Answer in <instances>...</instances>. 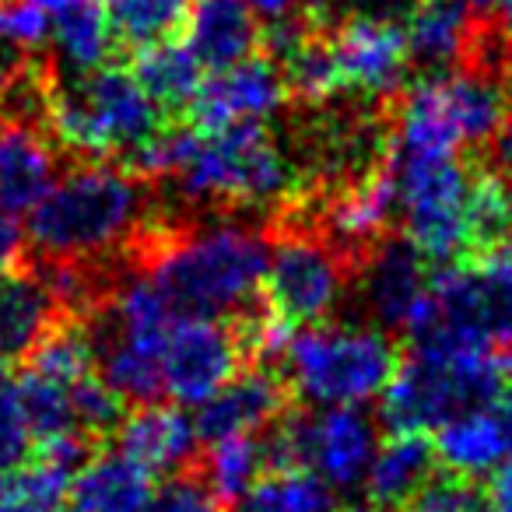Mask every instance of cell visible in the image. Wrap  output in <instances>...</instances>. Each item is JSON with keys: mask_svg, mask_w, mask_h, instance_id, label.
I'll return each instance as SVG.
<instances>
[{"mask_svg": "<svg viewBox=\"0 0 512 512\" xmlns=\"http://www.w3.org/2000/svg\"><path fill=\"white\" fill-rule=\"evenodd\" d=\"M148 512H218V498L200 477V467L190 474L169 477L162 488L155 491Z\"/></svg>", "mask_w": 512, "mask_h": 512, "instance_id": "cell-35", "label": "cell"}, {"mask_svg": "<svg viewBox=\"0 0 512 512\" xmlns=\"http://www.w3.org/2000/svg\"><path fill=\"white\" fill-rule=\"evenodd\" d=\"M239 512H337L334 488L313 470H271L260 477Z\"/></svg>", "mask_w": 512, "mask_h": 512, "instance_id": "cell-29", "label": "cell"}, {"mask_svg": "<svg viewBox=\"0 0 512 512\" xmlns=\"http://www.w3.org/2000/svg\"><path fill=\"white\" fill-rule=\"evenodd\" d=\"M64 306L32 267H18L0 281V358H29L43 337L64 320Z\"/></svg>", "mask_w": 512, "mask_h": 512, "instance_id": "cell-20", "label": "cell"}, {"mask_svg": "<svg viewBox=\"0 0 512 512\" xmlns=\"http://www.w3.org/2000/svg\"><path fill=\"white\" fill-rule=\"evenodd\" d=\"M435 453L446 463L449 474L474 477L481 481L484 474L509 467L512 463V442L505 432V421L498 414V407L488 411H474L467 418L453 421L439 432L435 439Z\"/></svg>", "mask_w": 512, "mask_h": 512, "instance_id": "cell-23", "label": "cell"}, {"mask_svg": "<svg viewBox=\"0 0 512 512\" xmlns=\"http://www.w3.org/2000/svg\"><path fill=\"white\" fill-rule=\"evenodd\" d=\"M295 4H299V0H249V8H253L260 18H267L271 25L292 18L295 15Z\"/></svg>", "mask_w": 512, "mask_h": 512, "instance_id": "cell-40", "label": "cell"}, {"mask_svg": "<svg viewBox=\"0 0 512 512\" xmlns=\"http://www.w3.org/2000/svg\"><path fill=\"white\" fill-rule=\"evenodd\" d=\"M488 512H512V463L488 477Z\"/></svg>", "mask_w": 512, "mask_h": 512, "instance_id": "cell-38", "label": "cell"}, {"mask_svg": "<svg viewBox=\"0 0 512 512\" xmlns=\"http://www.w3.org/2000/svg\"><path fill=\"white\" fill-rule=\"evenodd\" d=\"M309 18L320 25H334L355 15H379V18H397V11H411L418 0H306Z\"/></svg>", "mask_w": 512, "mask_h": 512, "instance_id": "cell-36", "label": "cell"}, {"mask_svg": "<svg viewBox=\"0 0 512 512\" xmlns=\"http://www.w3.org/2000/svg\"><path fill=\"white\" fill-rule=\"evenodd\" d=\"M109 25L120 43L144 50V46L165 43L190 22L197 0H102Z\"/></svg>", "mask_w": 512, "mask_h": 512, "instance_id": "cell-27", "label": "cell"}, {"mask_svg": "<svg viewBox=\"0 0 512 512\" xmlns=\"http://www.w3.org/2000/svg\"><path fill=\"white\" fill-rule=\"evenodd\" d=\"M355 285L372 327L383 334H407L432 292V274H428V260L414 249L411 239L390 235L365 260Z\"/></svg>", "mask_w": 512, "mask_h": 512, "instance_id": "cell-13", "label": "cell"}, {"mask_svg": "<svg viewBox=\"0 0 512 512\" xmlns=\"http://www.w3.org/2000/svg\"><path fill=\"white\" fill-rule=\"evenodd\" d=\"M242 348L232 323L207 316H176L165 341L162 379L165 397L183 407H204L239 376Z\"/></svg>", "mask_w": 512, "mask_h": 512, "instance_id": "cell-12", "label": "cell"}, {"mask_svg": "<svg viewBox=\"0 0 512 512\" xmlns=\"http://www.w3.org/2000/svg\"><path fill=\"white\" fill-rule=\"evenodd\" d=\"M292 99L285 74L271 57H249L204 81L190 106V127L214 134L235 123H264Z\"/></svg>", "mask_w": 512, "mask_h": 512, "instance_id": "cell-14", "label": "cell"}, {"mask_svg": "<svg viewBox=\"0 0 512 512\" xmlns=\"http://www.w3.org/2000/svg\"><path fill=\"white\" fill-rule=\"evenodd\" d=\"M71 481L74 470L32 456V463L0 470V512H57Z\"/></svg>", "mask_w": 512, "mask_h": 512, "instance_id": "cell-28", "label": "cell"}, {"mask_svg": "<svg viewBox=\"0 0 512 512\" xmlns=\"http://www.w3.org/2000/svg\"><path fill=\"white\" fill-rule=\"evenodd\" d=\"M151 474L120 449L95 453L71 481L74 512H148Z\"/></svg>", "mask_w": 512, "mask_h": 512, "instance_id": "cell-21", "label": "cell"}, {"mask_svg": "<svg viewBox=\"0 0 512 512\" xmlns=\"http://www.w3.org/2000/svg\"><path fill=\"white\" fill-rule=\"evenodd\" d=\"M498 365H502V379H505V386H512V344L502 351V358H498Z\"/></svg>", "mask_w": 512, "mask_h": 512, "instance_id": "cell-42", "label": "cell"}, {"mask_svg": "<svg viewBox=\"0 0 512 512\" xmlns=\"http://www.w3.org/2000/svg\"><path fill=\"white\" fill-rule=\"evenodd\" d=\"M57 148L43 127L0 116V214H32L53 190Z\"/></svg>", "mask_w": 512, "mask_h": 512, "instance_id": "cell-16", "label": "cell"}, {"mask_svg": "<svg viewBox=\"0 0 512 512\" xmlns=\"http://www.w3.org/2000/svg\"><path fill=\"white\" fill-rule=\"evenodd\" d=\"M502 365L488 351L411 348L383 393V421L393 435L442 432L502 400Z\"/></svg>", "mask_w": 512, "mask_h": 512, "instance_id": "cell-6", "label": "cell"}, {"mask_svg": "<svg viewBox=\"0 0 512 512\" xmlns=\"http://www.w3.org/2000/svg\"><path fill=\"white\" fill-rule=\"evenodd\" d=\"M351 285V264L302 214L281 211L274 218L264 302L281 320L295 330L323 327Z\"/></svg>", "mask_w": 512, "mask_h": 512, "instance_id": "cell-9", "label": "cell"}, {"mask_svg": "<svg viewBox=\"0 0 512 512\" xmlns=\"http://www.w3.org/2000/svg\"><path fill=\"white\" fill-rule=\"evenodd\" d=\"M498 32H502V43H505V53L512 60V0H502V11H498Z\"/></svg>", "mask_w": 512, "mask_h": 512, "instance_id": "cell-41", "label": "cell"}, {"mask_svg": "<svg viewBox=\"0 0 512 512\" xmlns=\"http://www.w3.org/2000/svg\"><path fill=\"white\" fill-rule=\"evenodd\" d=\"M130 71H134V78L141 81V88L155 99V106L162 113H176V109L190 113L193 99L204 88V67L193 57L190 46L176 43V39L134 50Z\"/></svg>", "mask_w": 512, "mask_h": 512, "instance_id": "cell-24", "label": "cell"}, {"mask_svg": "<svg viewBox=\"0 0 512 512\" xmlns=\"http://www.w3.org/2000/svg\"><path fill=\"white\" fill-rule=\"evenodd\" d=\"M264 442L271 470H313L337 491L362 484L379 453L376 421L358 407L288 411Z\"/></svg>", "mask_w": 512, "mask_h": 512, "instance_id": "cell-10", "label": "cell"}, {"mask_svg": "<svg viewBox=\"0 0 512 512\" xmlns=\"http://www.w3.org/2000/svg\"><path fill=\"white\" fill-rule=\"evenodd\" d=\"M439 453L425 435H393L383 442L372 463L369 477H365V491H369V505L379 512H400L439 470Z\"/></svg>", "mask_w": 512, "mask_h": 512, "instance_id": "cell-22", "label": "cell"}, {"mask_svg": "<svg viewBox=\"0 0 512 512\" xmlns=\"http://www.w3.org/2000/svg\"><path fill=\"white\" fill-rule=\"evenodd\" d=\"M292 397L295 393L285 372H271L267 365H249L200 407L193 425H197L200 442H207V446L239 439V435H253L260 428L278 425L288 414Z\"/></svg>", "mask_w": 512, "mask_h": 512, "instance_id": "cell-15", "label": "cell"}, {"mask_svg": "<svg viewBox=\"0 0 512 512\" xmlns=\"http://www.w3.org/2000/svg\"><path fill=\"white\" fill-rule=\"evenodd\" d=\"M74 400V418H78V432L88 442H102L109 435H116L127 421V400L102 379V372L88 376L85 383H78L71 390Z\"/></svg>", "mask_w": 512, "mask_h": 512, "instance_id": "cell-31", "label": "cell"}, {"mask_svg": "<svg viewBox=\"0 0 512 512\" xmlns=\"http://www.w3.org/2000/svg\"><path fill=\"white\" fill-rule=\"evenodd\" d=\"M179 316H242L260 302L271 267V235L246 225H193L155 214L127 253Z\"/></svg>", "mask_w": 512, "mask_h": 512, "instance_id": "cell-2", "label": "cell"}, {"mask_svg": "<svg viewBox=\"0 0 512 512\" xmlns=\"http://www.w3.org/2000/svg\"><path fill=\"white\" fill-rule=\"evenodd\" d=\"M137 169L144 179L172 183L190 207H274L281 214L316 193L264 123H235L214 134L165 127L137 155Z\"/></svg>", "mask_w": 512, "mask_h": 512, "instance_id": "cell-1", "label": "cell"}, {"mask_svg": "<svg viewBox=\"0 0 512 512\" xmlns=\"http://www.w3.org/2000/svg\"><path fill=\"white\" fill-rule=\"evenodd\" d=\"M36 446L32 439L29 418H25L18 383H8L0 376V470H15L29 460V449Z\"/></svg>", "mask_w": 512, "mask_h": 512, "instance_id": "cell-33", "label": "cell"}, {"mask_svg": "<svg viewBox=\"0 0 512 512\" xmlns=\"http://www.w3.org/2000/svg\"><path fill=\"white\" fill-rule=\"evenodd\" d=\"M509 200H512V190H509Z\"/></svg>", "mask_w": 512, "mask_h": 512, "instance_id": "cell-45", "label": "cell"}, {"mask_svg": "<svg viewBox=\"0 0 512 512\" xmlns=\"http://www.w3.org/2000/svg\"><path fill=\"white\" fill-rule=\"evenodd\" d=\"M327 32L344 92L365 95L369 102L390 109L407 88L411 71V46L400 18L355 15L327 25Z\"/></svg>", "mask_w": 512, "mask_h": 512, "instance_id": "cell-11", "label": "cell"}, {"mask_svg": "<svg viewBox=\"0 0 512 512\" xmlns=\"http://www.w3.org/2000/svg\"><path fill=\"white\" fill-rule=\"evenodd\" d=\"M491 162H495V169L502 172V176L512 179V109H509V120H505L502 134L491 144Z\"/></svg>", "mask_w": 512, "mask_h": 512, "instance_id": "cell-39", "label": "cell"}, {"mask_svg": "<svg viewBox=\"0 0 512 512\" xmlns=\"http://www.w3.org/2000/svg\"><path fill=\"white\" fill-rule=\"evenodd\" d=\"M50 25L57 57L71 74H88L109 64L116 36L102 0H67L64 8L50 15Z\"/></svg>", "mask_w": 512, "mask_h": 512, "instance_id": "cell-25", "label": "cell"}, {"mask_svg": "<svg viewBox=\"0 0 512 512\" xmlns=\"http://www.w3.org/2000/svg\"><path fill=\"white\" fill-rule=\"evenodd\" d=\"M197 425L186 411L169 404H148L127 414L116 432V449L141 463L148 474H190L197 470Z\"/></svg>", "mask_w": 512, "mask_h": 512, "instance_id": "cell-17", "label": "cell"}, {"mask_svg": "<svg viewBox=\"0 0 512 512\" xmlns=\"http://www.w3.org/2000/svg\"><path fill=\"white\" fill-rule=\"evenodd\" d=\"M400 512H488V488L474 477L442 470Z\"/></svg>", "mask_w": 512, "mask_h": 512, "instance_id": "cell-32", "label": "cell"}, {"mask_svg": "<svg viewBox=\"0 0 512 512\" xmlns=\"http://www.w3.org/2000/svg\"><path fill=\"white\" fill-rule=\"evenodd\" d=\"M460 4H467V8H474V11H488L491 4H498V0H460Z\"/></svg>", "mask_w": 512, "mask_h": 512, "instance_id": "cell-43", "label": "cell"}, {"mask_svg": "<svg viewBox=\"0 0 512 512\" xmlns=\"http://www.w3.org/2000/svg\"><path fill=\"white\" fill-rule=\"evenodd\" d=\"M148 183L109 162H81L29 214V264H88L127 256L155 218Z\"/></svg>", "mask_w": 512, "mask_h": 512, "instance_id": "cell-3", "label": "cell"}, {"mask_svg": "<svg viewBox=\"0 0 512 512\" xmlns=\"http://www.w3.org/2000/svg\"><path fill=\"white\" fill-rule=\"evenodd\" d=\"M53 36L50 15L36 0H0V43L11 50H36Z\"/></svg>", "mask_w": 512, "mask_h": 512, "instance_id": "cell-34", "label": "cell"}, {"mask_svg": "<svg viewBox=\"0 0 512 512\" xmlns=\"http://www.w3.org/2000/svg\"><path fill=\"white\" fill-rule=\"evenodd\" d=\"M411 348L488 351L512 344V242L481 260L453 264L432 278L411 320Z\"/></svg>", "mask_w": 512, "mask_h": 512, "instance_id": "cell-5", "label": "cell"}, {"mask_svg": "<svg viewBox=\"0 0 512 512\" xmlns=\"http://www.w3.org/2000/svg\"><path fill=\"white\" fill-rule=\"evenodd\" d=\"M46 134L85 162L134 155L165 130L155 106L130 67L106 64L88 74H60L53 67L46 92Z\"/></svg>", "mask_w": 512, "mask_h": 512, "instance_id": "cell-4", "label": "cell"}, {"mask_svg": "<svg viewBox=\"0 0 512 512\" xmlns=\"http://www.w3.org/2000/svg\"><path fill=\"white\" fill-rule=\"evenodd\" d=\"M348 512H379V509H376V505H351Z\"/></svg>", "mask_w": 512, "mask_h": 512, "instance_id": "cell-44", "label": "cell"}, {"mask_svg": "<svg viewBox=\"0 0 512 512\" xmlns=\"http://www.w3.org/2000/svg\"><path fill=\"white\" fill-rule=\"evenodd\" d=\"M390 172L404 239L435 264H467L470 197L481 169L460 155H407L390 148Z\"/></svg>", "mask_w": 512, "mask_h": 512, "instance_id": "cell-8", "label": "cell"}, {"mask_svg": "<svg viewBox=\"0 0 512 512\" xmlns=\"http://www.w3.org/2000/svg\"><path fill=\"white\" fill-rule=\"evenodd\" d=\"M481 18L484 11L467 8L460 0H418L404 22L411 64L425 67L428 78L460 71L470 57Z\"/></svg>", "mask_w": 512, "mask_h": 512, "instance_id": "cell-18", "label": "cell"}, {"mask_svg": "<svg viewBox=\"0 0 512 512\" xmlns=\"http://www.w3.org/2000/svg\"><path fill=\"white\" fill-rule=\"evenodd\" d=\"M18 267H22V232H18L15 218L0 214V281Z\"/></svg>", "mask_w": 512, "mask_h": 512, "instance_id": "cell-37", "label": "cell"}, {"mask_svg": "<svg viewBox=\"0 0 512 512\" xmlns=\"http://www.w3.org/2000/svg\"><path fill=\"white\" fill-rule=\"evenodd\" d=\"M18 397H22L36 449L53 446V442H64V439H85V435L78 432L74 400L67 386H57V383H50V379L22 372V379H18ZM88 446H92V442H88Z\"/></svg>", "mask_w": 512, "mask_h": 512, "instance_id": "cell-30", "label": "cell"}, {"mask_svg": "<svg viewBox=\"0 0 512 512\" xmlns=\"http://www.w3.org/2000/svg\"><path fill=\"white\" fill-rule=\"evenodd\" d=\"M271 474V460H267V442L256 435H239V439L214 442L207 449L204 463H200V477L207 488L214 491L218 505L232 509V505L246 502L249 491L260 484V477Z\"/></svg>", "mask_w": 512, "mask_h": 512, "instance_id": "cell-26", "label": "cell"}, {"mask_svg": "<svg viewBox=\"0 0 512 512\" xmlns=\"http://www.w3.org/2000/svg\"><path fill=\"white\" fill-rule=\"evenodd\" d=\"M397 369L400 355L390 334L355 323L299 330L285 355L292 393L316 407L365 404L376 393H386Z\"/></svg>", "mask_w": 512, "mask_h": 512, "instance_id": "cell-7", "label": "cell"}, {"mask_svg": "<svg viewBox=\"0 0 512 512\" xmlns=\"http://www.w3.org/2000/svg\"><path fill=\"white\" fill-rule=\"evenodd\" d=\"M0 362H4V358H0Z\"/></svg>", "mask_w": 512, "mask_h": 512, "instance_id": "cell-46", "label": "cell"}, {"mask_svg": "<svg viewBox=\"0 0 512 512\" xmlns=\"http://www.w3.org/2000/svg\"><path fill=\"white\" fill-rule=\"evenodd\" d=\"M264 43V32L256 22L249 0H197L186 22V46L200 67L228 71L242 60L256 57V46Z\"/></svg>", "mask_w": 512, "mask_h": 512, "instance_id": "cell-19", "label": "cell"}]
</instances>
